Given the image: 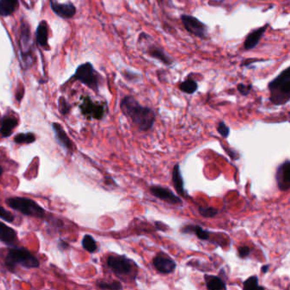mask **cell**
I'll return each mask as SVG.
<instances>
[{
    "label": "cell",
    "mask_w": 290,
    "mask_h": 290,
    "mask_svg": "<svg viewBox=\"0 0 290 290\" xmlns=\"http://www.w3.org/2000/svg\"><path fill=\"white\" fill-rule=\"evenodd\" d=\"M268 26L269 25L265 24V26H261L260 28L255 29L252 32H249L248 36L246 37L245 41L243 44V48L245 51H251L258 45L261 39L263 38L265 32H266Z\"/></svg>",
    "instance_id": "12"
},
{
    "label": "cell",
    "mask_w": 290,
    "mask_h": 290,
    "mask_svg": "<svg viewBox=\"0 0 290 290\" xmlns=\"http://www.w3.org/2000/svg\"><path fill=\"white\" fill-rule=\"evenodd\" d=\"M250 252H251V249H249V247L248 246H242V247L238 248V255H239L240 258H247Z\"/></svg>",
    "instance_id": "34"
},
{
    "label": "cell",
    "mask_w": 290,
    "mask_h": 290,
    "mask_svg": "<svg viewBox=\"0 0 290 290\" xmlns=\"http://www.w3.org/2000/svg\"><path fill=\"white\" fill-rule=\"evenodd\" d=\"M243 290H265V288L259 285V278L257 276H252L243 283Z\"/></svg>",
    "instance_id": "27"
},
{
    "label": "cell",
    "mask_w": 290,
    "mask_h": 290,
    "mask_svg": "<svg viewBox=\"0 0 290 290\" xmlns=\"http://www.w3.org/2000/svg\"><path fill=\"white\" fill-rule=\"evenodd\" d=\"M276 180L279 190L287 191L290 188V161L286 160L282 163L276 172Z\"/></svg>",
    "instance_id": "11"
},
{
    "label": "cell",
    "mask_w": 290,
    "mask_h": 290,
    "mask_svg": "<svg viewBox=\"0 0 290 290\" xmlns=\"http://www.w3.org/2000/svg\"><path fill=\"white\" fill-rule=\"evenodd\" d=\"M153 264L157 271L161 274H171L176 269V262L163 252L158 253L153 258Z\"/></svg>",
    "instance_id": "9"
},
{
    "label": "cell",
    "mask_w": 290,
    "mask_h": 290,
    "mask_svg": "<svg viewBox=\"0 0 290 290\" xmlns=\"http://www.w3.org/2000/svg\"><path fill=\"white\" fill-rule=\"evenodd\" d=\"M182 24L184 26L185 30L197 38H207L208 27L204 23H202L200 20L196 18L195 16L190 15H182L181 16Z\"/></svg>",
    "instance_id": "7"
},
{
    "label": "cell",
    "mask_w": 290,
    "mask_h": 290,
    "mask_svg": "<svg viewBox=\"0 0 290 290\" xmlns=\"http://www.w3.org/2000/svg\"><path fill=\"white\" fill-rule=\"evenodd\" d=\"M18 125V120L13 117H4L1 120L0 134L3 137H9L13 133L15 128Z\"/></svg>",
    "instance_id": "18"
},
{
    "label": "cell",
    "mask_w": 290,
    "mask_h": 290,
    "mask_svg": "<svg viewBox=\"0 0 290 290\" xmlns=\"http://www.w3.org/2000/svg\"><path fill=\"white\" fill-rule=\"evenodd\" d=\"M97 286L101 289V290H123L124 287L122 285L120 282H112V283H107V282H98L97 283Z\"/></svg>",
    "instance_id": "28"
},
{
    "label": "cell",
    "mask_w": 290,
    "mask_h": 290,
    "mask_svg": "<svg viewBox=\"0 0 290 290\" xmlns=\"http://www.w3.org/2000/svg\"><path fill=\"white\" fill-rule=\"evenodd\" d=\"M58 247H59V249H61V250H66V249H68L69 244L67 242L60 240V242L58 243Z\"/></svg>",
    "instance_id": "35"
},
{
    "label": "cell",
    "mask_w": 290,
    "mask_h": 290,
    "mask_svg": "<svg viewBox=\"0 0 290 290\" xmlns=\"http://www.w3.org/2000/svg\"><path fill=\"white\" fill-rule=\"evenodd\" d=\"M80 110L84 116L89 119H102L105 115V107L104 105L99 103L93 102L89 96L83 97L82 103L80 105Z\"/></svg>",
    "instance_id": "8"
},
{
    "label": "cell",
    "mask_w": 290,
    "mask_h": 290,
    "mask_svg": "<svg viewBox=\"0 0 290 290\" xmlns=\"http://www.w3.org/2000/svg\"><path fill=\"white\" fill-rule=\"evenodd\" d=\"M0 218L2 220L9 222V223H12L14 220H15V216L13 215V214L10 213V211H6L3 206L0 205Z\"/></svg>",
    "instance_id": "30"
},
{
    "label": "cell",
    "mask_w": 290,
    "mask_h": 290,
    "mask_svg": "<svg viewBox=\"0 0 290 290\" xmlns=\"http://www.w3.org/2000/svg\"><path fill=\"white\" fill-rule=\"evenodd\" d=\"M6 204L13 210L19 211L22 214H25L26 216L36 217V218H42L45 216V210L40 205H38L35 201H33L30 198H20V197L10 198L7 199Z\"/></svg>",
    "instance_id": "5"
},
{
    "label": "cell",
    "mask_w": 290,
    "mask_h": 290,
    "mask_svg": "<svg viewBox=\"0 0 290 290\" xmlns=\"http://www.w3.org/2000/svg\"><path fill=\"white\" fill-rule=\"evenodd\" d=\"M251 89H252V84H250V83L245 84V83H242L237 84V90L242 96H248L251 91Z\"/></svg>",
    "instance_id": "33"
},
{
    "label": "cell",
    "mask_w": 290,
    "mask_h": 290,
    "mask_svg": "<svg viewBox=\"0 0 290 290\" xmlns=\"http://www.w3.org/2000/svg\"><path fill=\"white\" fill-rule=\"evenodd\" d=\"M31 33L30 29L26 23H23L22 25V36H21V45H22V51H23V56L26 57V54L30 53L31 50Z\"/></svg>",
    "instance_id": "20"
},
{
    "label": "cell",
    "mask_w": 290,
    "mask_h": 290,
    "mask_svg": "<svg viewBox=\"0 0 290 290\" xmlns=\"http://www.w3.org/2000/svg\"><path fill=\"white\" fill-rule=\"evenodd\" d=\"M106 264L116 277L135 280L138 274L137 265L125 255H110L106 260Z\"/></svg>",
    "instance_id": "3"
},
{
    "label": "cell",
    "mask_w": 290,
    "mask_h": 290,
    "mask_svg": "<svg viewBox=\"0 0 290 290\" xmlns=\"http://www.w3.org/2000/svg\"><path fill=\"white\" fill-rule=\"evenodd\" d=\"M36 38L38 45L42 47H47L48 46V27L45 22L40 23L37 29L36 32Z\"/></svg>",
    "instance_id": "23"
},
{
    "label": "cell",
    "mask_w": 290,
    "mask_h": 290,
    "mask_svg": "<svg viewBox=\"0 0 290 290\" xmlns=\"http://www.w3.org/2000/svg\"><path fill=\"white\" fill-rule=\"evenodd\" d=\"M16 231L0 221V242L11 245L16 242Z\"/></svg>",
    "instance_id": "17"
},
{
    "label": "cell",
    "mask_w": 290,
    "mask_h": 290,
    "mask_svg": "<svg viewBox=\"0 0 290 290\" xmlns=\"http://www.w3.org/2000/svg\"><path fill=\"white\" fill-rule=\"evenodd\" d=\"M120 109L139 131L147 132L153 127L156 120L155 112L150 107L140 105L133 96H125L120 103Z\"/></svg>",
    "instance_id": "1"
},
{
    "label": "cell",
    "mask_w": 290,
    "mask_h": 290,
    "mask_svg": "<svg viewBox=\"0 0 290 290\" xmlns=\"http://www.w3.org/2000/svg\"><path fill=\"white\" fill-rule=\"evenodd\" d=\"M146 53H147L149 56L152 58L156 59L158 61H161L162 63L164 64L165 66H170L172 65L174 62L172 57H170L169 54L166 53L165 51H163V49L161 48L159 46L155 45H148L146 50Z\"/></svg>",
    "instance_id": "13"
},
{
    "label": "cell",
    "mask_w": 290,
    "mask_h": 290,
    "mask_svg": "<svg viewBox=\"0 0 290 290\" xmlns=\"http://www.w3.org/2000/svg\"><path fill=\"white\" fill-rule=\"evenodd\" d=\"M182 233L184 234H195L199 239L203 241H207L211 237V233L198 225H188L186 227H183Z\"/></svg>",
    "instance_id": "19"
},
{
    "label": "cell",
    "mask_w": 290,
    "mask_h": 290,
    "mask_svg": "<svg viewBox=\"0 0 290 290\" xmlns=\"http://www.w3.org/2000/svg\"><path fill=\"white\" fill-rule=\"evenodd\" d=\"M270 101L276 105H286L290 100V67L278 74L268 83Z\"/></svg>",
    "instance_id": "2"
},
{
    "label": "cell",
    "mask_w": 290,
    "mask_h": 290,
    "mask_svg": "<svg viewBox=\"0 0 290 290\" xmlns=\"http://www.w3.org/2000/svg\"><path fill=\"white\" fill-rule=\"evenodd\" d=\"M51 7L58 16L62 18H72L76 13V8L73 3H59L56 1L51 0Z\"/></svg>",
    "instance_id": "14"
},
{
    "label": "cell",
    "mask_w": 290,
    "mask_h": 290,
    "mask_svg": "<svg viewBox=\"0 0 290 290\" xmlns=\"http://www.w3.org/2000/svg\"><path fill=\"white\" fill-rule=\"evenodd\" d=\"M150 192L155 198L170 204H182V198L175 194L170 189L166 188L161 185H152Z\"/></svg>",
    "instance_id": "10"
},
{
    "label": "cell",
    "mask_w": 290,
    "mask_h": 290,
    "mask_svg": "<svg viewBox=\"0 0 290 290\" xmlns=\"http://www.w3.org/2000/svg\"><path fill=\"white\" fill-rule=\"evenodd\" d=\"M59 110L62 115H67L70 112L71 105L64 97H61L59 100Z\"/></svg>",
    "instance_id": "31"
},
{
    "label": "cell",
    "mask_w": 290,
    "mask_h": 290,
    "mask_svg": "<svg viewBox=\"0 0 290 290\" xmlns=\"http://www.w3.org/2000/svg\"><path fill=\"white\" fill-rule=\"evenodd\" d=\"M198 211L202 216L206 217V218H213L219 214V211L213 207H199Z\"/></svg>",
    "instance_id": "29"
},
{
    "label": "cell",
    "mask_w": 290,
    "mask_h": 290,
    "mask_svg": "<svg viewBox=\"0 0 290 290\" xmlns=\"http://www.w3.org/2000/svg\"><path fill=\"white\" fill-rule=\"evenodd\" d=\"M75 79L79 80L84 85L90 89L97 91L99 89L100 77L99 74L95 70L92 64L87 62L82 64L78 67L76 73L74 74Z\"/></svg>",
    "instance_id": "6"
},
{
    "label": "cell",
    "mask_w": 290,
    "mask_h": 290,
    "mask_svg": "<svg viewBox=\"0 0 290 290\" xmlns=\"http://www.w3.org/2000/svg\"><path fill=\"white\" fill-rule=\"evenodd\" d=\"M2 174H3V169H2V167L0 166V176H1V175H2Z\"/></svg>",
    "instance_id": "38"
},
{
    "label": "cell",
    "mask_w": 290,
    "mask_h": 290,
    "mask_svg": "<svg viewBox=\"0 0 290 290\" xmlns=\"http://www.w3.org/2000/svg\"><path fill=\"white\" fill-rule=\"evenodd\" d=\"M270 267V265H263L262 267V272H264V273H266L268 271V269Z\"/></svg>",
    "instance_id": "37"
},
{
    "label": "cell",
    "mask_w": 290,
    "mask_h": 290,
    "mask_svg": "<svg viewBox=\"0 0 290 290\" xmlns=\"http://www.w3.org/2000/svg\"><path fill=\"white\" fill-rule=\"evenodd\" d=\"M172 182L173 185L175 186L176 191L179 195L185 198L186 197V191L184 187V181L182 178V172L180 169V165L176 164L173 168L172 171Z\"/></svg>",
    "instance_id": "16"
},
{
    "label": "cell",
    "mask_w": 290,
    "mask_h": 290,
    "mask_svg": "<svg viewBox=\"0 0 290 290\" xmlns=\"http://www.w3.org/2000/svg\"><path fill=\"white\" fill-rule=\"evenodd\" d=\"M217 131L219 134L224 138H227L229 136L230 129L227 127V125L223 121L220 122L217 126Z\"/></svg>",
    "instance_id": "32"
},
{
    "label": "cell",
    "mask_w": 290,
    "mask_h": 290,
    "mask_svg": "<svg viewBox=\"0 0 290 290\" xmlns=\"http://www.w3.org/2000/svg\"><path fill=\"white\" fill-rule=\"evenodd\" d=\"M52 127L54 130V135L57 140L58 143L60 144L61 147L66 148L67 151L73 152L74 150V143L72 142L70 138L68 137L62 126L58 123H53Z\"/></svg>",
    "instance_id": "15"
},
{
    "label": "cell",
    "mask_w": 290,
    "mask_h": 290,
    "mask_svg": "<svg viewBox=\"0 0 290 290\" xmlns=\"http://www.w3.org/2000/svg\"><path fill=\"white\" fill-rule=\"evenodd\" d=\"M35 140V135L32 133H20L14 138V141L16 144H31Z\"/></svg>",
    "instance_id": "25"
},
{
    "label": "cell",
    "mask_w": 290,
    "mask_h": 290,
    "mask_svg": "<svg viewBox=\"0 0 290 290\" xmlns=\"http://www.w3.org/2000/svg\"><path fill=\"white\" fill-rule=\"evenodd\" d=\"M23 95H24V89H23V91L21 90L19 93L16 94V99L21 101V100L23 99Z\"/></svg>",
    "instance_id": "36"
},
{
    "label": "cell",
    "mask_w": 290,
    "mask_h": 290,
    "mask_svg": "<svg viewBox=\"0 0 290 290\" xmlns=\"http://www.w3.org/2000/svg\"><path fill=\"white\" fill-rule=\"evenodd\" d=\"M82 245H83V249L89 253L96 252V249H97L96 240L94 239L93 237L90 235H85L83 237V240H82Z\"/></svg>",
    "instance_id": "26"
},
{
    "label": "cell",
    "mask_w": 290,
    "mask_h": 290,
    "mask_svg": "<svg viewBox=\"0 0 290 290\" xmlns=\"http://www.w3.org/2000/svg\"><path fill=\"white\" fill-rule=\"evenodd\" d=\"M204 280L206 283V287L210 290H227V285L225 284L223 279L216 276L211 275H205Z\"/></svg>",
    "instance_id": "21"
},
{
    "label": "cell",
    "mask_w": 290,
    "mask_h": 290,
    "mask_svg": "<svg viewBox=\"0 0 290 290\" xmlns=\"http://www.w3.org/2000/svg\"><path fill=\"white\" fill-rule=\"evenodd\" d=\"M18 8V0H0V16L12 15Z\"/></svg>",
    "instance_id": "22"
},
{
    "label": "cell",
    "mask_w": 290,
    "mask_h": 290,
    "mask_svg": "<svg viewBox=\"0 0 290 290\" xmlns=\"http://www.w3.org/2000/svg\"><path fill=\"white\" fill-rule=\"evenodd\" d=\"M4 263L10 271L14 270L16 265H18L27 269L38 268L40 265L38 259L29 252L27 249L17 247L9 250L4 260Z\"/></svg>",
    "instance_id": "4"
},
{
    "label": "cell",
    "mask_w": 290,
    "mask_h": 290,
    "mask_svg": "<svg viewBox=\"0 0 290 290\" xmlns=\"http://www.w3.org/2000/svg\"><path fill=\"white\" fill-rule=\"evenodd\" d=\"M179 88L182 90V92L188 94V95H192L198 90V84L194 79H185V81H183V82L180 83Z\"/></svg>",
    "instance_id": "24"
}]
</instances>
